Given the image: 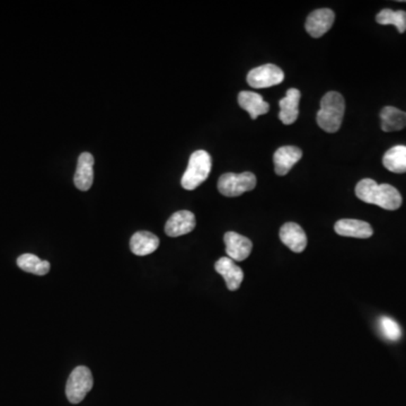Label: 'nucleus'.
<instances>
[{"instance_id": "obj_1", "label": "nucleus", "mask_w": 406, "mask_h": 406, "mask_svg": "<svg viewBox=\"0 0 406 406\" xmlns=\"http://www.w3.org/2000/svg\"><path fill=\"white\" fill-rule=\"evenodd\" d=\"M355 195L364 202L376 204L386 210H398L402 206V195L389 184H378L371 178H364L355 186Z\"/></svg>"}, {"instance_id": "obj_2", "label": "nucleus", "mask_w": 406, "mask_h": 406, "mask_svg": "<svg viewBox=\"0 0 406 406\" xmlns=\"http://www.w3.org/2000/svg\"><path fill=\"white\" fill-rule=\"evenodd\" d=\"M345 103L338 92H328L323 96L321 109L317 113V124L326 133H338L343 121Z\"/></svg>"}, {"instance_id": "obj_3", "label": "nucleus", "mask_w": 406, "mask_h": 406, "mask_svg": "<svg viewBox=\"0 0 406 406\" xmlns=\"http://www.w3.org/2000/svg\"><path fill=\"white\" fill-rule=\"evenodd\" d=\"M211 156L209 155V152L206 150H197L190 157L189 165L180 184L184 189L189 191L197 189V186L201 185L208 178L211 172Z\"/></svg>"}, {"instance_id": "obj_4", "label": "nucleus", "mask_w": 406, "mask_h": 406, "mask_svg": "<svg viewBox=\"0 0 406 406\" xmlns=\"http://www.w3.org/2000/svg\"><path fill=\"white\" fill-rule=\"evenodd\" d=\"M257 186V178L251 172L226 173L218 180V190L225 197H240L245 192L252 191Z\"/></svg>"}, {"instance_id": "obj_5", "label": "nucleus", "mask_w": 406, "mask_h": 406, "mask_svg": "<svg viewBox=\"0 0 406 406\" xmlns=\"http://www.w3.org/2000/svg\"><path fill=\"white\" fill-rule=\"evenodd\" d=\"M93 376L87 367H77L68 378L66 385L68 400L73 404L80 403L90 389L93 388Z\"/></svg>"}, {"instance_id": "obj_6", "label": "nucleus", "mask_w": 406, "mask_h": 406, "mask_svg": "<svg viewBox=\"0 0 406 406\" xmlns=\"http://www.w3.org/2000/svg\"><path fill=\"white\" fill-rule=\"evenodd\" d=\"M285 73L278 66L268 63L254 68L247 75V82L253 88H268L281 84Z\"/></svg>"}, {"instance_id": "obj_7", "label": "nucleus", "mask_w": 406, "mask_h": 406, "mask_svg": "<svg viewBox=\"0 0 406 406\" xmlns=\"http://www.w3.org/2000/svg\"><path fill=\"white\" fill-rule=\"evenodd\" d=\"M334 20H336V14L332 9H316L308 16L304 27L310 37L317 39L330 31L334 24Z\"/></svg>"}, {"instance_id": "obj_8", "label": "nucleus", "mask_w": 406, "mask_h": 406, "mask_svg": "<svg viewBox=\"0 0 406 406\" xmlns=\"http://www.w3.org/2000/svg\"><path fill=\"white\" fill-rule=\"evenodd\" d=\"M226 253L233 261H244L247 259L253 250V244L247 237L237 234L235 231H228L223 236Z\"/></svg>"}, {"instance_id": "obj_9", "label": "nucleus", "mask_w": 406, "mask_h": 406, "mask_svg": "<svg viewBox=\"0 0 406 406\" xmlns=\"http://www.w3.org/2000/svg\"><path fill=\"white\" fill-rule=\"evenodd\" d=\"M195 225H197V220H195V214L187 210H180V211L175 212L167 220L165 233L169 237L183 236L191 233L195 228Z\"/></svg>"}, {"instance_id": "obj_10", "label": "nucleus", "mask_w": 406, "mask_h": 406, "mask_svg": "<svg viewBox=\"0 0 406 406\" xmlns=\"http://www.w3.org/2000/svg\"><path fill=\"white\" fill-rule=\"evenodd\" d=\"M280 240L295 253H302L307 246V236L296 223H287L279 231Z\"/></svg>"}, {"instance_id": "obj_11", "label": "nucleus", "mask_w": 406, "mask_h": 406, "mask_svg": "<svg viewBox=\"0 0 406 406\" xmlns=\"http://www.w3.org/2000/svg\"><path fill=\"white\" fill-rule=\"evenodd\" d=\"M302 157V152L298 147H280L273 155L274 171L279 176H283L290 172L293 165L298 163Z\"/></svg>"}, {"instance_id": "obj_12", "label": "nucleus", "mask_w": 406, "mask_h": 406, "mask_svg": "<svg viewBox=\"0 0 406 406\" xmlns=\"http://www.w3.org/2000/svg\"><path fill=\"white\" fill-rule=\"evenodd\" d=\"M214 269L220 276H223L225 280L226 285L229 290L235 291L240 287L242 280H244V272L235 261L227 257H221L218 259Z\"/></svg>"}, {"instance_id": "obj_13", "label": "nucleus", "mask_w": 406, "mask_h": 406, "mask_svg": "<svg viewBox=\"0 0 406 406\" xmlns=\"http://www.w3.org/2000/svg\"><path fill=\"white\" fill-rule=\"evenodd\" d=\"M94 157L90 152H82L79 156L76 173L73 176V183L80 191H88L93 185Z\"/></svg>"}, {"instance_id": "obj_14", "label": "nucleus", "mask_w": 406, "mask_h": 406, "mask_svg": "<svg viewBox=\"0 0 406 406\" xmlns=\"http://www.w3.org/2000/svg\"><path fill=\"white\" fill-rule=\"evenodd\" d=\"M336 234L353 238H369L374 234L371 226L366 221L357 219H341L334 226Z\"/></svg>"}, {"instance_id": "obj_15", "label": "nucleus", "mask_w": 406, "mask_h": 406, "mask_svg": "<svg viewBox=\"0 0 406 406\" xmlns=\"http://www.w3.org/2000/svg\"><path fill=\"white\" fill-rule=\"evenodd\" d=\"M299 101H300V92L297 88H290L287 90L283 99H280L279 118L285 125L296 122L299 116Z\"/></svg>"}, {"instance_id": "obj_16", "label": "nucleus", "mask_w": 406, "mask_h": 406, "mask_svg": "<svg viewBox=\"0 0 406 406\" xmlns=\"http://www.w3.org/2000/svg\"><path fill=\"white\" fill-rule=\"evenodd\" d=\"M238 104L242 110L250 113V116L253 120H257L259 116H264L270 110V105L263 99L262 96L248 90L238 94Z\"/></svg>"}, {"instance_id": "obj_17", "label": "nucleus", "mask_w": 406, "mask_h": 406, "mask_svg": "<svg viewBox=\"0 0 406 406\" xmlns=\"http://www.w3.org/2000/svg\"><path fill=\"white\" fill-rule=\"evenodd\" d=\"M159 246V238L149 231H138L130 240L131 252L138 257L154 253Z\"/></svg>"}, {"instance_id": "obj_18", "label": "nucleus", "mask_w": 406, "mask_h": 406, "mask_svg": "<svg viewBox=\"0 0 406 406\" xmlns=\"http://www.w3.org/2000/svg\"><path fill=\"white\" fill-rule=\"evenodd\" d=\"M381 129L385 133L400 131L406 127V112L394 106L383 107L381 112Z\"/></svg>"}, {"instance_id": "obj_19", "label": "nucleus", "mask_w": 406, "mask_h": 406, "mask_svg": "<svg viewBox=\"0 0 406 406\" xmlns=\"http://www.w3.org/2000/svg\"><path fill=\"white\" fill-rule=\"evenodd\" d=\"M383 164L389 172L406 173V146L398 144L387 150L383 157Z\"/></svg>"}, {"instance_id": "obj_20", "label": "nucleus", "mask_w": 406, "mask_h": 406, "mask_svg": "<svg viewBox=\"0 0 406 406\" xmlns=\"http://www.w3.org/2000/svg\"><path fill=\"white\" fill-rule=\"evenodd\" d=\"M16 263L20 270L35 276H45L49 273L51 268L50 262L42 261L37 255L30 253L23 254L18 257Z\"/></svg>"}, {"instance_id": "obj_21", "label": "nucleus", "mask_w": 406, "mask_h": 406, "mask_svg": "<svg viewBox=\"0 0 406 406\" xmlns=\"http://www.w3.org/2000/svg\"><path fill=\"white\" fill-rule=\"evenodd\" d=\"M376 20L381 25H394L400 33L406 31V11L383 9L378 13Z\"/></svg>"}, {"instance_id": "obj_22", "label": "nucleus", "mask_w": 406, "mask_h": 406, "mask_svg": "<svg viewBox=\"0 0 406 406\" xmlns=\"http://www.w3.org/2000/svg\"><path fill=\"white\" fill-rule=\"evenodd\" d=\"M379 328L383 338H387L389 341H398L402 336V330L398 321L390 319L388 316H381L378 321Z\"/></svg>"}]
</instances>
